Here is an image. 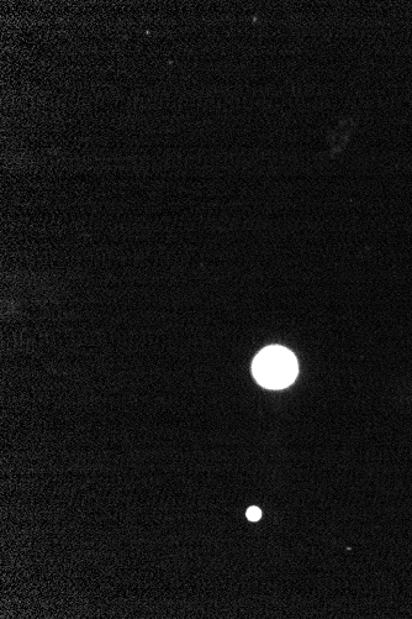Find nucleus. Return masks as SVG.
<instances>
[{
    "label": "nucleus",
    "mask_w": 412,
    "mask_h": 619,
    "mask_svg": "<svg viewBox=\"0 0 412 619\" xmlns=\"http://www.w3.org/2000/svg\"><path fill=\"white\" fill-rule=\"evenodd\" d=\"M258 384L269 390H281L293 384L298 376V361L282 346H268L256 356L252 365Z\"/></svg>",
    "instance_id": "f257e3e1"
},
{
    "label": "nucleus",
    "mask_w": 412,
    "mask_h": 619,
    "mask_svg": "<svg viewBox=\"0 0 412 619\" xmlns=\"http://www.w3.org/2000/svg\"><path fill=\"white\" fill-rule=\"evenodd\" d=\"M261 517H262V513L260 511V508H257V507L248 508L247 518L250 519L251 522L260 521Z\"/></svg>",
    "instance_id": "f03ea898"
}]
</instances>
